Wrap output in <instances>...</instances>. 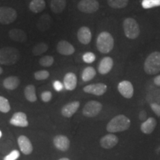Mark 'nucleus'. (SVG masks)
<instances>
[{
  "label": "nucleus",
  "instance_id": "f257e3e1",
  "mask_svg": "<svg viewBox=\"0 0 160 160\" xmlns=\"http://www.w3.org/2000/svg\"><path fill=\"white\" fill-rule=\"evenodd\" d=\"M131 126V120L125 115L116 116L108 123L106 130L109 133H118L127 131Z\"/></svg>",
  "mask_w": 160,
  "mask_h": 160
},
{
  "label": "nucleus",
  "instance_id": "f03ea898",
  "mask_svg": "<svg viewBox=\"0 0 160 160\" xmlns=\"http://www.w3.org/2000/svg\"><path fill=\"white\" fill-rule=\"evenodd\" d=\"M114 47V39L107 31L100 33L97 39V50L102 53H108Z\"/></svg>",
  "mask_w": 160,
  "mask_h": 160
},
{
  "label": "nucleus",
  "instance_id": "7ed1b4c3",
  "mask_svg": "<svg viewBox=\"0 0 160 160\" xmlns=\"http://www.w3.org/2000/svg\"><path fill=\"white\" fill-rule=\"evenodd\" d=\"M144 71L148 75H156L160 72V52L154 51L146 58Z\"/></svg>",
  "mask_w": 160,
  "mask_h": 160
},
{
  "label": "nucleus",
  "instance_id": "20e7f679",
  "mask_svg": "<svg viewBox=\"0 0 160 160\" xmlns=\"http://www.w3.org/2000/svg\"><path fill=\"white\" fill-rule=\"evenodd\" d=\"M19 59V52L13 47H5L0 49V64L5 65H14Z\"/></svg>",
  "mask_w": 160,
  "mask_h": 160
},
{
  "label": "nucleus",
  "instance_id": "39448f33",
  "mask_svg": "<svg viewBox=\"0 0 160 160\" xmlns=\"http://www.w3.org/2000/svg\"><path fill=\"white\" fill-rule=\"evenodd\" d=\"M123 30L126 37L130 39H136L140 34L139 24L133 18H127L124 20Z\"/></svg>",
  "mask_w": 160,
  "mask_h": 160
},
{
  "label": "nucleus",
  "instance_id": "423d86ee",
  "mask_svg": "<svg viewBox=\"0 0 160 160\" xmlns=\"http://www.w3.org/2000/svg\"><path fill=\"white\" fill-rule=\"evenodd\" d=\"M17 18V12L11 7H0V24L9 25Z\"/></svg>",
  "mask_w": 160,
  "mask_h": 160
},
{
  "label": "nucleus",
  "instance_id": "0eeeda50",
  "mask_svg": "<svg viewBox=\"0 0 160 160\" xmlns=\"http://www.w3.org/2000/svg\"><path fill=\"white\" fill-rule=\"evenodd\" d=\"M102 109V105L97 101H89L85 104L82 109V114L86 117H95Z\"/></svg>",
  "mask_w": 160,
  "mask_h": 160
},
{
  "label": "nucleus",
  "instance_id": "6e6552de",
  "mask_svg": "<svg viewBox=\"0 0 160 160\" xmlns=\"http://www.w3.org/2000/svg\"><path fill=\"white\" fill-rule=\"evenodd\" d=\"M78 10L85 13H93L98 11L99 3L97 0H81L77 5Z\"/></svg>",
  "mask_w": 160,
  "mask_h": 160
},
{
  "label": "nucleus",
  "instance_id": "1a4fd4ad",
  "mask_svg": "<svg viewBox=\"0 0 160 160\" xmlns=\"http://www.w3.org/2000/svg\"><path fill=\"white\" fill-rule=\"evenodd\" d=\"M117 89L120 94L126 99H131L133 97L134 89H133V86L131 82L127 81V80H123V81L120 82L117 86Z\"/></svg>",
  "mask_w": 160,
  "mask_h": 160
},
{
  "label": "nucleus",
  "instance_id": "9d476101",
  "mask_svg": "<svg viewBox=\"0 0 160 160\" xmlns=\"http://www.w3.org/2000/svg\"><path fill=\"white\" fill-rule=\"evenodd\" d=\"M107 85L105 84L96 83L85 86L83 88V91L87 93H91L95 96H102L105 94V92L107 91Z\"/></svg>",
  "mask_w": 160,
  "mask_h": 160
},
{
  "label": "nucleus",
  "instance_id": "9b49d317",
  "mask_svg": "<svg viewBox=\"0 0 160 160\" xmlns=\"http://www.w3.org/2000/svg\"><path fill=\"white\" fill-rule=\"evenodd\" d=\"M10 123L13 126L21 128L28 127L29 125L27 115L23 112H17V113H15L13 115V117H11V119H10Z\"/></svg>",
  "mask_w": 160,
  "mask_h": 160
},
{
  "label": "nucleus",
  "instance_id": "f8f14e48",
  "mask_svg": "<svg viewBox=\"0 0 160 160\" xmlns=\"http://www.w3.org/2000/svg\"><path fill=\"white\" fill-rule=\"evenodd\" d=\"M119 142V139L117 136L113 133H109L102 138L100 139V145L105 149H111L115 147Z\"/></svg>",
  "mask_w": 160,
  "mask_h": 160
},
{
  "label": "nucleus",
  "instance_id": "ddd939ff",
  "mask_svg": "<svg viewBox=\"0 0 160 160\" xmlns=\"http://www.w3.org/2000/svg\"><path fill=\"white\" fill-rule=\"evenodd\" d=\"M57 51L60 54L64 56H71L75 53L74 47L65 40H62L58 42Z\"/></svg>",
  "mask_w": 160,
  "mask_h": 160
},
{
  "label": "nucleus",
  "instance_id": "4468645a",
  "mask_svg": "<svg viewBox=\"0 0 160 160\" xmlns=\"http://www.w3.org/2000/svg\"><path fill=\"white\" fill-rule=\"evenodd\" d=\"M18 144H19L20 151L24 154L29 155L33 151V145H32L31 142L26 136H20L18 138Z\"/></svg>",
  "mask_w": 160,
  "mask_h": 160
},
{
  "label": "nucleus",
  "instance_id": "2eb2a0df",
  "mask_svg": "<svg viewBox=\"0 0 160 160\" xmlns=\"http://www.w3.org/2000/svg\"><path fill=\"white\" fill-rule=\"evenodd\" d=\"M53 145L58 150L65 152L69 149L70 140L66 136L57 135L53 139Z\"/></svg>",
  "mask_w": 160,
  "mask_h": 160
},
{
  "label": "nucleus",
  "instance_id": "dca6fc26",
  "mask_svg": "<svg viewBox=\"0 0 160 160\" xmlns=\"http://www.w3.org/2000/svg\"><path fill=\"white\" fill-rule=\"evenodd\" d=\"M77 38L80 43L83 45H88L92 39V33L88 27L83 26L77 32Z\"/></svg>",
  "mask_w": 160,
  "mask_h": 160
},
{
  "label": "nucleus",
  "instance_id": "f3484780",
  "mask_svg": "<svg viewBox=\"0 0 160 160\" xmlns=\"http://www.w3.org/2000/svg\"><path fill=\"white\" fill-rule=\"evenodd\" d=\"M79 106L80 103L78 101H73L66 104L65 105L63 106L61 110L62 115L65 117L71 118L77 111Z\"/></svg>",
  "mask_w": 160,
  "mask_h": 160
},
{
  "label": "nucleus",
  "instance_id": "a211bd4d",
  "mask_svg": "<svg viewBox=\"0 0 160 160\" xmlns=\"http://www.w3.org/2000/svg\"><path fill=\"white\" fill-rule=\"evenodd\" d=\"M113 61L111 57H104L103 59L100 61L99 66H98V71H99L100 74L105 75L111 71V69L113 68Z\"/></svg>",
  "mask_w": 160,
  "mask_h": 160
},
{
  "label": "nucleus",
  "instance_id": "6ab92c4d",
  "mask_svg": "<svg viewBox=\"0 0 160 160\" xmlns=\"http://www.w3.org/2000/svg\"><path fill=\"white\" fill-rule=\"evenodd\" d=\"M63 85L67 91H73L77 85V77L75 73L71 72L66 73L64 77Z\"/></svg>",
  "mask_w": 160,
  "mask_h": 160
},
{
  "label": "nucleus",
  "instance_id": "aec40b11",
  "mask_svg": "<svg viewBox=\"0 0 160 160\" xmlns=\"http://www.w3.org/2000/svg\"><path fill=\"white\" fill-rule=\"evenodd\" d=\"M156 126H157V120L153 117H149L141 124L140 129L145 134H151L154 131Z\"/></svg>",
  "mask_w": 160,
  "mask_h": 160
},
{
  "label": "nucleus",
  "instance_id": "412c9836",
  "mask_svg": "<svg viewBox=\"0 0 160 160\" xmlns=\"http://www.w3.org/2000/svg\"><path fill=\"white\" fill-rule=\"evenodd\" d=\"M8 36L11 39L17 42H24L27 39V35L25 32L19 28L12 29L9 31Z\"/></svg>",
  "mask_w": 160,
  "mask_h": 160
},
{
  "label": "nucleus",
  "instance_id": "4be33fe9",
  "mask_svg": "<svg viewBox=\"0 0 160 160\" xmlns=\"http://www.w3.org/2000/svg\"><path fill=\"white\" fill-rule=\"evenodd\" d=\"M19 79L17 77H15V76L7 77L3 81L4 88L7 90H10V91H13V90L17 89L19 87Z\"/></svg>",
  "mask_w": 160,
  "mask_h": 160
},
{
  "label": "nucleus",
  "instance_id": "5701e85b",
  "mask_svg": "<svg viewBox=\"0 0 160 160\" xmlns=\"http://www.w3.org/2000/svg\"><path fill=\"white\" fill-rule=\"evenodd\" d=\"M45 0H32L29 4L30 11L34 13H40L45 8Z\"/></svg>",
  "mask_w": 160,
  "mask_h": 160
},
{
  "label": "nucleus",
  "instance_id": "b1692460",
  "mask_svg": "<svg viewBox=\"0 0 160 160\" xmlns=\"http://www.w3.org/2000/svg\"><path fill=\"white\" fill-rule=\"evenodd\" d=\"M50 7L53 13H61L65 9L66 0H51Z\"/></svg>",
  "mask_w": 160,
  "mask_h": 160
},
{
  "label": "nucleus",
  "instance_id": "393cba45",
  "mask_svg": "<svg viewBox=\"0 0 160 160\" xmlns=\"http://www.w3.org/2000/svg\"><path fill=\"white\" fill-rule=\"evenodd\" d=\"M24 94L26 99L31 102H35L37 100V95H36V88L33 85H28L26 86L25 91H24Z\"/></svg>",
  "mask_w": 160,
  "mask_h": 160
},
{
  "label": "nucleus",
  "instance_id": "a878e982",
  "mask_svg": "<svg viewBox=\"0 0 160 160\" xmlns=\"http://www.w3.org/2000/svg\"><path fill=\"white\" fill-rule=\"evenodd\" d=\"M96 74H97L96 70L93 67L89 66L83 70L82 73V79L84 82L91 81L96 77Z\"/></svg>",
  "mask_w": 160,
  "mask_h": 160
},
{
  "label": "nucleus",
  "instance_id": "bb28decb",
  "mask_svg": "<svg viewBox=\"0 0 160 160\" xmlns=\"http://www.w3.org/2000/svg\"><path fill=\"white\" fill-rule=\"evenodd\" d=\"M48 49V45L45 42H39L33 46L32 49V53L34 56H40L45 53Z\"/></svg>",
  "mask_w": 160,
  "mask_h": 160
},
{
  "label": "nucleus",
  "instance_id": "cd10ccee",
  "mask_svg": "<svg viewBox=\"0 0 160 160\" xmlns=\"http://www.w3.org/2000/svg\"><path fill=\"white\" fill-rule=\"evenodd\" d=\"M108 4L112 8L121 9L128 5V0H108Z\"/></svg>",
  "mask_w": 160,
  "mask_h": 160
},
{
  "label": "nucleus",
  "instance_id": "c85d7f7f",
  "mask_svg": "<svg viewBox=\"0 0 160 160\" xmlns=\"http://www.w3.org/2000/svg\"><path fill=\"white\" fill-rule=\"evenodd\" d=\"M142 6L144 9H151L153 8L159 7L160 0H142Z\"/></svg>",
  "mask_w": 160,
  "mask_h": 160
},
{
  "label": "nucleus",
  "instance_id": "c756f323",
  "mask_svg": "<svg viewBox=\"0 0 160 160\" xmlns=\"http://www.w3.org/2000/svg\"><path fill=\"white\" fill-rule=\"evenodd\" d=\"M11 111V105L9 101L6 98L0 96V112L2 113H8Z\"/></svg>",
  "mask_w": 160,
  "mask_h": 160
},
{
  "label": "nucleus",
  "instance_id": "7c9ffc66",
  "mask_svg": "<svg viewBox=\"0 0 160 160\" xmlns=\"http://www.w3.org/2000/svg\"><path fill=\"white\" fill-rule=\"evenodd\" d=\"M39 62L40 65L43 66V67H51L53 62H54V59L51 56H44V57H41V59L39 60Z\"/></svg>",
  "mask_w": 160,
  "mask_h": 160
},
{
  "label": "nucleus",
  "instance_id": "2f4dec72",
  "mask_svg": "<svg viewBox=\"0 0 160 160\" xmlns=\"http://www.w3.org/2000/svg\"><path fill=\"white\" fill-rule=\"evenodd\" d=\"M50 77V73L48 71H39L34 73V78L37 80H45Z\"/></svg>",
  "mask_w": 160,
  "mask_h": 160
},
{
  "label": "nucleus",
  "instance_id": "473e14b6",
  "mask_svg": "<svg viewBox=\"0 0 160 160\" xmlns=\"http://www.w3.org/2000/svg\"><path fill=\"white\" fill-rule=\"evenodd\" d=\"M82 59L85 63L91 64L93 63L96 60V56L92 52H87L82 56Z\"/></svg>",
  "mask_w": 160,
  "mask_h": 160
},
{
  "label": "nucleus",
  "instance_id": "72a5a7b5",
  "mask_svg": "<svg viewBox=\"0 0 160 160\" xmlns=\"http://www.w3.org/2000/svg\"><path fill=\"white\" fill-rule=\"evenodd\" d=\"M20 153L17 150L11 151L8 155H7L4 158V160H17L19 157Z\"/></svg>",
  "mask_w": 160,
  "mask_h": 160
},
{
  "label": "nucleus",
  "instance_id": "f704fd0d",
  "mask_svg": "<svg viewBox=\"0 0 160 160\" xmlns=\"http://www.w3.org/2000/svg\"><path fill=\"white\" fill-rule=\"evenodd\" d=\"M41 99L44 102H48L52 99V93L51 91H44L41 94Z\"/></svg>",
  "mask_w": 160,
  "mask_h": 160
},
{
  "label": "nucleus",
  "instance_id": "c9c22d12",
  "mask_svg": "<svg viewBox=\"0 0 160 160\" xmlns=\"http://www.w3.org/2000/svg\"><path fill=\"white\" fill-rule=\"evenodd\" d=\"M151 108L152 111L155 113V114L157 117H160V105L157 103H152L151 104Z\"/></svg>",
  "mask_w": 160,
  "mask_h": 160
},
{
  "label": "nucleus",
  "instance_id": "e433bc0d",
  "mask_svg": "<svg viewBox=\"0 0 160 160\" xmlns=\"http://www.w3.org/2000/svg\"><path fill=\"white\" fill-rule=\"evenodd\" d=\"M53 88L55 89V91H57L58 92L62 91L64 88V85L61 82L57 80V81H55L54 82H53Z\"/></svg>",
  "mask_w": 160,
  "mask_h": 160
},
{
  "label": "nucleus",
  "instance_id": "4c0bfd02",
  "mask_svg": "<svg viewBox=\"0 0 160 160\" xmlns=\"http://www.w3.org/2000/svg\"><path fill=\"white\" fill-rule=\"evenodd\" d=\"M153 82H154L156 85L159 86L160 87V75H158L157 77H154V79H153Z\"/></svg>",
  "mask_w": 160,
  "mask_h": 160
},
{
  "label": "nucleus",
  "instance_id": "58836bf2",
  "mask_svg": "<svg viewBox=\"0 0 160 160\" xmlns=\"http://www.w3.org/2000/svg\"><path fill=\"white\" fill-rule=\"evenodd\" d=\"M59 160H71V159H69L68 158H61V159H59Z\"/></svg>",
  "mask_w": 160,
  "mask_h": 160
},
{
  "label": "nucleus",
  "instance_id": "ea45409f",
  "mask_svg": "<svg viewBox=\"0 0 160 160\" xmlns=\"http://www.w3.org/2000/svg\"><path fill=\"white\" fill-rule=\"evenodd\" d=\"M2 72H3V69L1 67H0V75H1L2 73Z\"/></svg>",
  "mask_w": 160,
  "mask_h": 160
},
{
  "label": "nucleus",
  "instance_id": "a19ab883",
  "mask_svg": "<svg viewBox=\"0 0 160 160\" xmlns=\"http://www.w3.org/2000/svg\"><path fill=\"white\" fill-rule=\"evenodd\" d=\"M2 131H0V138L2 137Z\"/></svg>",
  "mask_w": 160,
  "mask_h": 160
}]
</instances>
